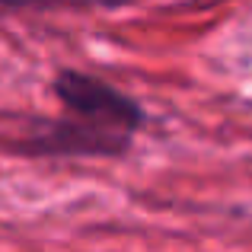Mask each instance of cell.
Instances as JSON below:
<instances>
[{
    "label": "cell",
    "mask_w": 252,
    "mask_h": 252,
    "mask_svg": "<svg viewBox=\"0 0 252 252\" xmlns=\"http://www.w3.org/2000/svg\"><path fill=\"white\" fill-rule=\"evenodd\" d=\"M58 93L67 102V109L86 122L83 128L96 134L99 141H105L112 150H122L128 141V131L141 122V112L131 105V99L83 74H61Z\"/></svg>",
    "instance_id": "1"
}]
</instances>
